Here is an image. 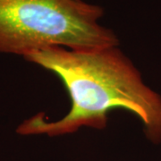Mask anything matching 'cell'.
Returning a JSON list of instances; mask_svg holds the SVG:
<instances>
[{
    "instance_id": "1",
    "label": "cell",
    "mask_w": 161,
    "mask_h": 161,
    "mask_svg": "<svg viewBox=\"0 0 161 161\" xmlns=\"http://www.w3.org/2000/svg\"><path fill=\"white\" fill-rule=\"evenodd\" d=\"M63 82L72 102L63 118L48 122L39 114L18 128L21 134H69L80 127L103 130L111 110L125 109L142 122L153 142H161V98L142 80L138 70L117 46L92 50L52 47L24 57Z\"/></svg>"
},
{
    "instance_id": "2",
    "label": "cell",
    "mask_w": 161,
    "mask_h": 161,
    "mask_svg": "<svg viewBox=\"0 0 161 161\" xmlns=\"http://www.w3.org/2000/svg\"><path fill=\"white\" fill-rule=\"evenodd\" d=\"M103 14L82 0H0V52L25 57L52 47L118 46L114 31L98 23Z\"/></svg>"
}]
</instances>
